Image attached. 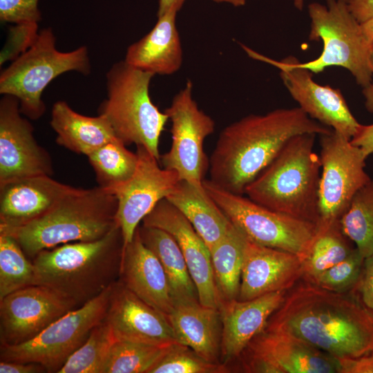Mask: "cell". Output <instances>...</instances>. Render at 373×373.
<instances>
[{"label":"cell","instance_id":"36","mask_svg":"<svg viewBox=\"0 0 373 373\" xmlns=\"http://www.w3.org/2000/svg\"><path fill=\"white\" fill-rule=\"evenodd\" d=\"M229 369L224 363H211L189 347L175 343L171 345L164 356L149 373H226Z\"/></svg>","mask_w":373,"mask_h":373},{"label":"cell","instance_id":"39","mask_svg":"<svg viewBox=\"0 0 373 373\" xmlns=\"http://www.w3.org/2000/svg\"><path fill=\"white\" fill-rule=\"evenodd\" d=\"M352 292L373 313V255L364 258L359 280Z\"/></svg>","mask_w":373,"mask_h":373},{"label":"cell","instance_id":"25","mask_svg":"<svg viewBox=\"0 0 373 373\" xmlns=\"http://www.w3.org/2000/svg\"><path fill=\"white\" fill-rule=\"evenodd\" d=\"M167 317L180 343L211 363H222V325L218 309L199 301L178 303Z\"/></svg>","mask_w":373,"mask_h":373},{"label":"cell","instance_id":"9","mask_svg":"<svg viewBox=\"0 0 373 373\" xmlns=\"http://www.w3.org/2000/svg\"><path fill=\"white\" fill-rule=\"evenodd\" d=\"M203 185L248 240L292 253L304 260L316 233V224L269 209L248 197L225 191L209 180H204Z\"/></svg>","mask_w":373,"mask_h":373},{"label":"cell","instance_id":"7","mask_svg":"<svg viewBox=\"0 0 373 373\" xmlns=\"http://www.w3.org/2000/svg\"><path fill=\"white\" fill-rule=\"evenodd\" d=\"M75 70L87 75L90 64L86 46L63 52L55 48L50 28L41 30L30 46L17 57L0 75V93L15 97L22 114L35 120L44 113L45 88L57 76Z\"/></svg>","mask_w":373,"mask_h":373},{"label":"cell","instance_id":"26","mask_svg":"<svg viewBox=\"0 0 373 373\" xmlns=\"http://www.w3.org/2000/svg\"><path fill=\"white\" fill-rule=\"evenodd\" d=\"M50 126L57 134L56 142L59 145L86 156L118 138L104 115H83L73 111L64 101L53 104Z\"/></svg>","mask_w":373,"mask_h":373},{"label":"cell","instance_id":"45","mask_svg":"<svg viewBox=\"0 0 373 373\" xmlns=\"http://www.w3.org/2000/svg\"><path fill=\"white\" fill-rule=\"evenodd\" d=\"M363 95L365 99V106L366 109L373 113V82L363 87Z\"/></svg>","mask_w":373,"mask_h":373},{"label":"cell","instance_id":"47","mask_svg":"<svg viewBox=\"0 0 373 373\" xmlns=\"http://www.w3.org/2000/svg\"><path fill=\"white\" fill-rule=\"evenodd\" d=\"M217 3H227L236 7L242 6L246 3L247 0H212Z\"/></svg>","mask_w":373,"mask_h":373},{"label":"cell","instance_id":"33","mask_svg":"<svg viewBox=\"0 0 373 373\" xmlns=\"http://www.w3.org/2000/svg\"><path fill=\"white\" fill-rule=\"evenodd\" d=\"M170 346L158 347L115 340L102 364L100 373H149Z\"/></svg>","mask_w":373,"mask_h":373},{"label":"cell","instance_id":"29","mask_svg":"<svg viewBox=\"0 0 373 373\" xmlns=\"http://www.w3.org/2000/svg\"><path fill=\"white\" fill-rule=\"evenodd\" d=\"M307 254L303 260L302 278L314 283L326 270L347 258L355 249L342 230L340 219L319 221Z\"/></svg>","mask_w":373,"mask_h":373},{"label":"cell","instance_id":"16","mask_svg":"<svg viewBox=\"0 0 373 373\" xmlns=\"http://www.w3.org/2000/svg\"><path fill=\"white\" fill-rule=\"evenodd\" d=\"M136 153L138 161L133 175L113 191L117 200L116 220L123 247L132 240L140 222L180 180L175 171L161 168L159 160L144 147L137 146Z\"/></svg>","mask_w":373,"mask_h":373},{"label":"cell","instance_id":"42","mask_svg":"<svg viewBox=\"0 0 373 373\" xmlns=\"http://www.w3.org/2000/svg\"><path fill=\"white\" fill-rule=\"evenodd\" d=\"M351 142L361 149L367 158L373 153V124H361L357 133L351 140Z\"/></svg>","mask_w":373,"mask_h":373},{"label":"cell","instance_id":"4","mask_svg":"<svg viewBox=\"0 0 373 373\" xmlns=\"http://www.w3.org/2000/svg\"><path fill=\"white\" fill-rule=\"evenodd\" d=\"M314 133L291 138L245 193L269 209L314 224L319 220L321 164Z\"/></svg>","mask_w":373,"mask_h":373},{"label":"cell","instance_id":"30","mask_svg":"<svg viewBox=\"0 0 373 373\" xmlns=\"http://www.w3.org/2000/svg\"><path fill=\"white\" fill-rule=\"evenodd\" d=\"M246 240L245 236L231 223L225 235L210 250L220 303L238 298Z\"/></svg>","mask_w":373,"mask_h":373},{"label":"cell","instance_id":"5","mask_svg":"<svg viewBox=\"0 0 373 373\" xmlns=\"http://www.w3.org/2000/svg\"><path fill=\"white\" fill-rule=\"evenodd\" d=\"M117 208V198L108 190L76 188L44 216L0 233L13 237L32 260L45 249L105 236L118 224Z\"/></svg>","mask_w":373,"mask_h":373},{"label":"cell","instance_id":"15","mask_svg":"<svg viewBox=\"0 0 373 373\" xmlns=\"http://www.w3.org/2000/svg\"><path fill=\"white\" fill-rule=\"evenodd\" d=\"M78 307L46 286L32 285L17 290L0 300V344L28 341Z\"/></svg>","mask_w":373,"mask_h":373},{"label":"cell","instance_id":"37","mask_svg":"<svg viewBox=\"0 0 373 373\" xmlns=\"http://www.w3.org/2000/svg\"><path fill=\"white\" fill-rule=\"evenodd\" d=\"M363 262L364 258L356 248L345 260L326 270L313 284L335 292H351L359 280Z\"/></svg>","mask_w":373,"mask_h":373},{"label":"cell","instance_id":"48","mask_svg":"<svg viewBox=\"0 0 373 373\" xmlns=\"http://www.w3.org/2000/svg\"><path fill=\"white\" fill-rule=\"evenodd\" d=\"M369 59H370V68L373 74V42L372 43L371 46H370Z\"/></svg>","mask_w":373,"mask_h":373},{"label":"cell","instance_id":"14","mask_svg":"<svg viewBox=\"0 0 373 373\" xmlns=\"http://www.w3.org/2000/svg\"><path fill=\"white\" fill-rule=\"evenodd\" d=\"M242 370L251 373H339L338 361L288 334L263 329L241 354Z\"/></svg>","mask_w":373,"mask_h":373},{"label":"cell","instance_id":"8","mask_svg":"<svg viewBox=\"0 0 373 373\" xmlns=\"http://www.w3.org/2000/svg\"><path fill=\"white\" fill-rule=\"evenodd\" d=\"M326 2V5L313 2L308 6L309 39L322 41L321 54L309 61H299V65L312 73L330 66L342 67L350 72L358 84L365 87L372 82L369 59L372 43L343 0Z\"/></svg>","mask_w":373,"mask_h":373},{"label":"cell","instance_id":"19","mask_svg":"<svg viewBox=\"0 0 373 373\" xmlns=\"http://www.w3.org/2000/svg\"><path fill=\"white\" fill-rule=\"evenodd\" d=\"M104 321L115 340L158 347L180 343L168 317L140 299L119 280L113 285Z\"/></svg>","mask_w":373,"mask_h":373},{"label":"cell","instance_id":"41","mask_svg":"<svg viewBox=\"0 0 373 373\" xmlns=\"http://www.w3.org/2000/svg\"><path fill=\"white\" fill-rule=\"evenodd\" d=\"M353 17L363 23L373 18V0H343Z\"/></svg>","mask_w":373,"mask_h":373},{"label":"cell","instance_id":"21","mask_svg":"<svg viewBox=\"0 0 373 373\" xmlns=\"http://www.w3.org/2000/svg\"><path fill=\"white\" fill-rule=\"evenodd\" d=\"M75 189L50 175L25 178L0 186V230L40 218Z\"/></svg>","mask_w":373,"mask_h":373},{"label":"cell","instance_id":"38","mask_svg":"<svg viewBox=\"0 0 373 373\" xmlns=\"http://www.w3.org/2000/svg\"><path fill=\"white\" fill-rule=\"evenodd\" d=\"M39 0H0V19L16 26H38L41 12Z\"/></svg>","mask_w":373,"mask_h":373},{"label":"cell","instance_id":"34","mask_svg":"<svg viewBox=\"0 0 373 373\" xmlns=\"http://www.w3.org/2000/svg\"><path fill=\"white\" fill-rule=\"evenodd\" d=\"M34 282L32 262L13 237L0 233V300Z\"/></svg>","mask_w":373,"mask_h":373},{"label":"cell","instance_id":"22","mask_svg":"<svg viewBox=\"0 0 373 373\" xmlns=\"http://www.w3.org/2000/svg\"><path fill=\"white\" fill-rule=\"evenodd\" d=\"M287 291L269 293L249 300L222 301L219 306L222 332L221 360L237 358L249 342L265 327L283 303Z\"/></svg>","mask_w":373,"mask_h":373},{"label":"cell","instance_id":"17","mask_svg":"<svg viewBox=\"0 0 373 373\" xmlns=\"http://www.w3.org/2000/svg\"><path fill=\"white\" fill-rule=\"evenodd\" d=\"M21 113L18 99L4 95L0 101V186L53 173L50 155L37 143L32 124Z\"/></svg>","mask_w":373,"mask_h":373},{"label":"cell","instance_id":"35","mask_svg":"<svg viewBox=\"0 0 373 373\" xmlns=\"http://www.w3.org/2000/svg\"><path fill=\"white\" fill-rule=\"evenodd\" d=\"M115 341L104 320L92 330L87 340L69 357L58 373H100Z\"/></svg>","mask_w":373,"mask_h":373},{"label":"cell","instance_id":"31","mask_svg":"<svg viewBox=\"0 0 373 373\" xmlns=\"http://www.w3.org/2000/svg\"><path fill=\"white\" fill-rule=\"evenodd\" d=\"M119 138L108 142L87 157L99 186L113 191L125 183L136 169L138 156Z\"/></svg>","mask_w":373,"mask_h":373},{"label":"cell","instance_id":"40","mask_svg":"<svg viewBox=\"0 0 373 373\" xmlns=\"http://www.w3.org/2000/svg\"><path fill=\"white\" fill-rule=\"evenodd\" d=\"M337 359L339 373H373V353L359 357Z\"/></svg>","mask_w":373,"mask_h":373},{"label":"cell","instance_id":"24","mask_svg":"<svg viewBox=\"0 0 373 373\" xmlns=\"http://www.w3.org/2000/svg\"><path fill=\"white\" fill-rule=\"evenodd\" d=\"M177 11L172 9L161 17L153 29L127 49L124 61L154 75H169L182 63V48L176 26Z\"/></svg>","mask_w":373,"mask_h":373},{"label":"cell","instance_id":"28","mask_svg":"<svg viewBox=\"0 0 373 373\" xmlns=\"http://www.w3.org/2000/svg\"><path fill=\"white\" fill-rule=\"evenodd\" d=\"M137 229L142 242L155 255L162 265L174 305L199 301L195 285L175 238L159 228L142 224Z\"/></svg>","mask_w":373,"mask_h":373},{"label":"cell","instance_id":"44","mask_svg":"<svg viewBox=\"0 0 373 373\" xmlns=\"http://www.w3.org/2000/svg\"><path fill=\"white\" fill-rule=\"evenodd\" d=\"M185 0H159L157 17L162 16L172 9L179 11Z\"/></svg>","mask_w":373,"mask_h":373},{"label":"cell","instance_id":"12","mask_svg":"<svg viewBox=\"0 0 373 373\" xmlns=\"http://www.w3.org/2000/svg\"><path fill=\"white\" fill-rule=\"evenodd\" d=\"M319 136L318 222L332 221L341 218L355 194L372 180L365 169L367 158L350 139L332 130Z\"/></svg>","mask_w":373,"mask_h":373},{"label":"cell","instance_id":"49","mask_svg":"<svg viewBox=\"0 0 373 373\" xmlns=\"http://www.w3.org/2000/svg\"><path fill=\"white\" fill-rule=\"evenodd\" d=\"M294 4L296 9L301 10L304 6V0H294Z\"/></svg>","mask_w":373,"mask_h":373},{"label":"cell","instance_id":"10","mask_svg":"<svg viewBox=\"0 0 373 373\" xmlns=\"http://www.w3.org/2000/svg\"><path fill=\"white\" fill-rule=\"evenodd\" d=\"M113 285L51 323L34 338L18 345H1V361L37 363L48 373H58L92 330L104 320Z\"/></svg>","mask_w":373,"mask_h":373},{"label":"cell","instance_id":"6","mask_svg":"<svg viewBox=\"0 0 373 373\" xmlns=\"http://www.w3.org/2000/svg\"><path fill=\"white\" fill-rule=\"evenodd\" d=\"M154 75L124 60L114 64L106 74L107 98L99 114L108 119L125 145L143 146L160 161V137L169 117L151 101L149 86Z\"/></svg>","mask_w":373,"mask_h":373},{"label":"cell","instance_id":"23","mask_svg":"<svg viewBox=\"0 0 373 373\" xmlns=\"http://www.w3.org/2000/svg\"><path fill=\"white\" fill-rule=\"evenodd\" d=\"M128 289L166 316L174 306L162 265L142 242L137 228L123 247L118 279Z\"/></svg>","mask_w":373,"mask_h":373},{"label":"cell","instance_id":"46","mask_svg":"<svg viewBox=\"0 0 373 373\" xmlns=\"http://www.w3.org/2000/svg\"><path fill=\"white\" fill-rule=\"evenodd\" d=\"M361 26L367 38L371 43H372L373 42V18L361 23Z\"/></svg>","mask_w":373,"mask_h":373},{"label":"cell","instance_id":"2","mask_svg":"<svg viewBox=\"0 0 373 373\" xmlns=\"http://www.w3.org/2000/svg\"><path fill=\"white\" fill-rule=\"evenodd\" d=\"M331 131L300 107L247 115L221 131L209 160V180L225 191L242 195L291 138Z\"/></svg>","mask_w":373,"mask_h":373},{"label":"cell","instance_id":"20","mask_svg":"<svg viewBox=\"0 0 373 373\" xmlns=\"http://www.w3.org/2000/svg\"><path fill=\"white\" fill-rule=\"evenodd\" d=\"M303 274V261L292 253L247 238L238 300H249L292 288Z\"/></svg>","mask_w":373,"mask_h":373},{"label":"cell","instance_id":"18","mask_svg":"<svg viewBox=\"0 0 373 373\" xmlns=\"http://www.w3.org/2000/svg\"><path fill=\"white\" fill-rule=\"evenodd\" d=\"M146 227L170 233L178 242L204 306L218 309L220 300L207 245L184 215L166 198L143 219Z\"/></svg>","mask_w":373,"mask_h":373},{"label":"cell","instance_id":"1","mask_svg":"<svg viewBox=\"0 0 373 373\" xmlns=\"http://www.w3.org/2000/svg\"><path fill=\"white\" fill-rule=\"evenodd\" d=\"M264 329L291 335L336 358L373 353V313L352 292L306 281L287 291Z\"/></svg>","mask_w":373,"mask_h":373},{"label":"cell","instance_id":"13","mask_svg":"<svg viewBox=\"0 0 373 373\" xmlns=\"http://www.w3.org/2000/svg\"><path fill=\"white\" fill-rule=\"evenodd\" d=\"M251 59L279 69L280 77L291 97L309 117L352 140L361 124L354 117L338 89L316 83L312 73L289 56L280 61L267 57L240 44Z\"/></svg>","mask_w":373,"mask_h":373},{"label":"cell","instance_id":"32","mask_svg":"<svg viewBox=\"0 0 373 373\" xmlns=\"http://www.w3.org/2000/svg\"><path fill=\"white\" fill-rule=\"evenodd\" d=\"M340 223L364 258L373 255V180L355 194Z\"/></svg>","mask_w":373,"mask_h":373},{"label":"cell","instance_id":"43","mask_svg":"<svg viewBox=\"0 0 373 373\" xmlns=\"http://www.w3.org/2000/svg\"><path fill=\"white\" fill-rule=\"evenodd\" d=\"M46 369L33 362L0 361V373H44Z\"/></svg>","mask_w":373,"mask_h":373},{"label":"cell","instance_id":"11","mask_svg":"<svg viewBox=\"0 0 373 373\" xmlns=\"http://www.w3.org/2000/svg\"><path fill=\"white\" fill-rule=\"evenodd\" d=\"M164 112L171 122L172 142L169 151L160 156L163 167L177 172L180 180L202 186L209 166L204 142L214 132L215 122L194 100L191 81L173 97Z\"/></svg>","mask_w":373,"mask_h":373},{"label":"cell","instance_id":"27","mask_svg":"<svg viewBox=\"0 0 373 373\" xmlns=\"http://www.w3.org/2000/svg\"><path fill=\"white\" fill-rule=\"evenodd\" d=\"M189 220L209 250L225 235L231 222L202 186L180 180L166 198Z\"/></svg>","mask_w":373,"mask_h":373},{"label":"cell","instance_id":"3","mask_svg":"<svg viewBox=\"0 0 373 373\" xmlns=\"http://www.w3.org/2000/svg\"><path fill=\"white\" fill-rule=\"evenodd\" d=\"M123 245L117 224L99 239L43 250L32 261L34 285L48 287L80 307L119 279Z\"/></svg>","mask_w":373,"mask_h":373}]
</instances>
